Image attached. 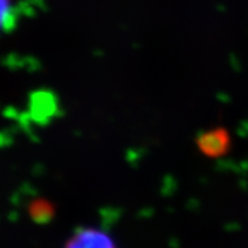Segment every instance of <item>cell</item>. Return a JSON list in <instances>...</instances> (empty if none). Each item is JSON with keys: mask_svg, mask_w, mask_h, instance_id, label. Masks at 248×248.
Segmentation results:
<instances>
[{"mask_svg": "<svg viewBox=\"0 0 248 248\" xmlns=\"http://www.w3.org/2000/svg\"><path fill=\"white\" fill-rule=\"evenodd\" d=\"M66 248H115L109 235L96 229H82L74 234Z\"/></svg>", "mask_w": 248, "mask_h": 248, "instance_id": "6da1fadb", "label": "cell"}, {"mask_svg": "<svg viewBox=\"0 0 248 248\" xmlns=\"http://www.w3.org/2000/svg\"><path fill=\"white\" fill-rule=\"evenodd\" d=\"M198 144L204 155L214 157L220 156L228 150L229 137L227 132L223 129H214L202 133L198 140Z\"/></svg>", "mask_w": 248, "mask_h": 248, "instance_id": "7a4b0ae2", "label": "cell"}, {"mask_svg": "<svg viewBox=\"0 0 248 248\" xmlns=\"http://www.w3.org/2000/svg\"><path fill=\"white\" fill-rule=\"evenodd\" d=\"M51 204L47 202L46 200H37V202H32L31 206V214L34 219H38L41 222H43L45 219H49L52 210H51Z\"/></svg>", "mask_w": 248, "mask_h": 248, "instance_id": "3957f363", "label": "cell"}]
</instances>
